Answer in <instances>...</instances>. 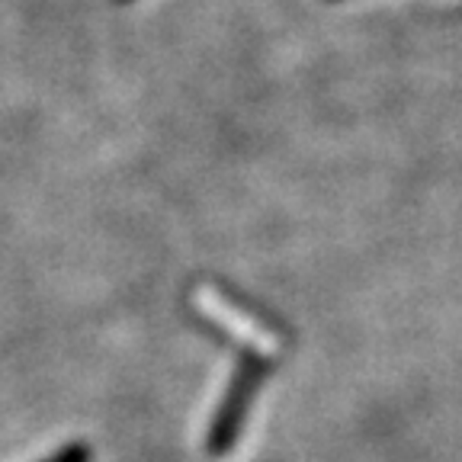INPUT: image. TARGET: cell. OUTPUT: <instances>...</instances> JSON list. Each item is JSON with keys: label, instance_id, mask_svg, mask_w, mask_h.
Masks as SVG:
<instances>
[{"label": "cell", "instance_id": "cell-1", "mask_svg": "<svg viewBox=\"0 0 462 462\" xmlns=\"http://www.w3.org/2000/svg\"><path fill=\"white\" fill-rule=\"evenodd\" d=\"M51 462H84V453H80V449H68L65 456H58V459H51Z\"/></svg>", "mask_w": 462, "mask_h": 462}]
</instances>
